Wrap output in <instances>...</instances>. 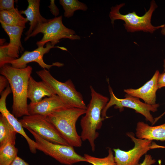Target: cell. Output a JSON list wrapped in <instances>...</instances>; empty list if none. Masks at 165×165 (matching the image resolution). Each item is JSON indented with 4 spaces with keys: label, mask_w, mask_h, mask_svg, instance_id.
<instances>
[{
    "label": "cell",
    "mask_w": 165,
    "mask_h": 165,
    "mask_svg": "<svg viewBox=\"0 0 165 165\" xmlns=\"http://www.w3.org/2000/svg\"><path fill=\"white\" fill-rule=\"evenodd\" d=\"M127 135L134 143V146L127 151L114 148L115 162L117 165H139L141 158L150 149L151 141L136 138L132 133H128Z\"/></svg>",
    "instance_id": "cell-10"
},
{
    "label": "cell",
    "mask_w": 165,
    "mask_h": 165,
    "mask_svg": "<svg viewBox=\"0 0 165 165\" xmlns=\"http://www.w3.org/2000/svg\"><path fill=\"white\" fill-rule=\"evenodd\" d=\"M43 81L54 91L56 94L69 106L86 109L82 94L76 90L72 82L69 79L64 82L57 80L46 69L36 72Z\"/></svg>",
    "instance_id": "cell-7"
},
{
    "label": "cell",
    "mask_w": 165,
    "mask_h": 165,
    "mask_svg": "<svg viewBox=\"0 0 165 165\" xmlns=\"http://www.w3.org/2000/svg\"><path fill=\"white\" fill-rule=\"evenodd\" d=\"M124 5L125 3H121L111 8L109 16L111 20V23L113 25L116 20H121L124 21V26L128 32H133L143 31L151 33H153L156 30L165 26V24L155 26L151 24L152 14L158 7L154 0L151 1L149 9L141 16L138 15L134 11L124 15L121 14L119 12V10Z\"/></svg>",
    "instance_id": "cell-4"
},
{
    "label": "cell",
    "mask_w": 165,
    "mask_h": 165,
    "mask_svg": "<svg viewBox=\"0 0 165 165\" xmlns=\"http://www.w3.org/2000/svg\"><path fill=\"white\" fill-rule=\"evenodd\" d=\"M160 74L159 71L157 70L152 78L142 86L137 89H124V91L127 94L141 99L147 104L155 105L156 98V93L159 89L158 82Z\"/></svg>",
    "instance_id": "cell-12"
},
{
    "label": "cell",
    "mask_w": 165,
    "mask_h": 165,
    "mask_svg": "<svg viewBox=\"0 0 165 165\" xmlns=\"http://www.w3.org/2000/svg\"><path fill=\"white\" fill-rule=\"evenodd\" d=\"M0 22L2 27L8 35L10 40L8 44L9 55L15 58H18L19 53L23 51L21 38L25 28L20 26H12L7 25L1 21Z\"/></svg>",
    "instance_id": "cell-15"
},
{
    "label": "cell",
    "mask_w": 165,
    "mask_h": 165,
    "mask_svg": "<svg viewBox=\"0 0 165 165\" xmlns=\"http://www.w3.org/2000/svg\"><path fill=\"white\" fill-rule=\"evenodd\" d=\"M9 83V81L6 77L3 75H0V94L4 90L6 87H7Z\"/></svg>",
    "instance_id": "cell-26"
},
{
    "label": "cell",
    "mask_w": 165,
    "mask_h": 165,
    "mask_svg": "<svg viewBox=\"0 0 165 165\" xmlns=\"http://www.w3.org/2000/svg\"><path fill=\"white\" fill-rule=\"evenodd\" d=\"M18 149L8 142L0 147V165H10L17 156Z\"/></svg>",
    "instance_id": "cell-21"
},
{
    "label": "cell",
    "mask_w": 165,
    "mask_h": 165,
    "mask_svg": "<svg viewBox=\"0 0 165 165\" xmlns=\"http://www.w3.org/2000/svg\"><path fill=\"white\" fill-rule=\"evenodd\" d=\"M86 109L65 107L53 111L47 116L62 137L73 147L81 146L82 141L76 131V124Z\"/></svg>",
    "instance_id": "cell-3"
},
{
    "label": "cell",
    "mask_w": 165,
    "mask_h": 165,
    "mask_svg": "<svg viewBox=\"0 0 165 165\" xmlns=\"http://www.w3.org/2000/svg\"><path fill=\"white\" fill-rule=\"evenodd\" d=\"M53 48H57L62 50L67 51V49L64 47L59 46H54L52 45L50 42L46 44V47H38L35 50L29 51H25L21 56L16 59L10 63L11 66L15 68L22 69L26 68L27 64L30 62H35L37 63L38 65L44 69H49L53 66L58 67L64 65L63 64L59 62L53 63L51 64H47L43 61L44 55L48 53L50 50Z\"/></svg>",
    "instance_id": "cell-11"
},
{
    "label": "cell",
    "mask_w": 165,
    "mask_h": 165,
    "mask_svg": "<svg viewBox=\"0 0 165 165\" xmlns=\"http://www.w3.org/2000/svg\"><path fill=\"white\" fill-rule=\"evenodd\" d=\"M161 33L163 35L165 36V26L161 28Z\"/></svg>",
    "instance_id": "cell-33"
},
{
    "label": "cell",
    "mask_w": 165,
    "mask_h": 165,
    "mask_svg": "<svg viewBox=\"0 0 165 165\" xmlns=\"http://www.w3.org/2000/svg\"><path fill=\"white\" fill-rule=\"evenodd\" d=\"M54 1L53 0H50V4L48 7L50 9V11L51 13L56 17L59 14V11L55 4Z\"/></svg>",
    "instance_id": "cell-27"
},
{
    "label": "cell",
    "mask_w": 165,
    "mask_h": 165,
    "mask_svg": "<svg viewBox=\"0 0 165 165\" xmlns=\"http://www.w3.org/2000/svg\"><path fill=\"white\" fill-rule=\"evenodd\" d=\"M62 16L49 19L47 22L39 25L27 38L26 41L30 38L34 37L39 33L43 34L42 39L38 41V47L44 46L45 44L50 42L54 46L62 38H68L72 40H79L80 37L75 34V31L66 27L62 21Z\"/></svg>",
    "instance_id": "cell-5"
},
{
    "label": "cell",
    "mask_w": 165,
    "mask_h": 165,
    "mask_svg": "<svg viewBox=\"0 0 165 165\" xmlns=\"http://www.w3.org/2000/svg\"><path fill=\"white\" fill-rule=\"evenodd\" d=\"M108 90L110 98L101 112V117L105 119L108 118L106 112L112 106L115 105L114 108L119 109L122 111L124 107L130 108L134 110L136 112L141 114L145 118L146 120L153 124L154 119L150 112H155L157 110L159 106L158 104L151 105L141 102L139 98L126 94L125 98L120 99L114 94L112 89L110 86L109 82Z\"/></svg>",
    "instance_id": "cell-8"
},
{
    "label": "cell",
    "mask_w": 165,
    "mask_h": 165,
    "mask_svg": "<svg viewBox=\"0 0 165 165\" xmlns=\"http://www.w3.org/2000/svg\"><path fill=\"white\" fill-rule=\"evenodd\" d=\"M59 2L64 11V16L67 18L73 16L77 10L86 11L88 8L85 4L77 0H60Z\"/></svg>",
    "instance_id": "cell-22"
},
{
    "label": "cell",
    "mask_w": 165,
    "mask_h": 165,
    "mask_svg": "<svg viewBox=\"0 0 165 165\" xmlns=\"http://www.w3.org/2000/svg\"><path fill=\"white\" fill-rule=\"evenodd\" d=\"M56 94L53 89L45 82H37L32 76L29 78L28 88V98L32 104L37 103L44 97ZM57 95V94H56Z\"/></svg>",
    "instance_id": "cell-16"
},
{
    "label": "cell",
    "mask_w": 165,
    "mask_h": 165,
    "mask_svg": "<svg viewBox=\"0 0 165 165\" xmlns=\"http://www.w3.org/2000/svg\"><path fill=\"white\" fill-rule=\"evenodd\" d=\"M19 120L23 127L31 130L49 141L70 145L48 120L47 116L40 115L25 116Z\"/></svg>",
    "instance_id": "cell-9"
},
{
    "label": "cell",
    "mask_w": 165,
    "mask_h": 165,
    "mask_svg": "<svg viewBox=\"0 0 165 165\" xmlns=\"http://www.w3.org/2000/svg\"><path fill=\"white\" fill-rule=\"evenodd\" d=\"M17 132L2 114L0 115V147L8 142L15 145Z\"/></svg>",
    "instance_id": "cell-19"
},
{
    "label": "cell",
    "mask_w": 165,
    "mask_h": 165,
    "mask_svg": "<svg viewBox=\"0 0 165 165\" xmlns=\"http://www.w3.org/2000/svg\"><path fill=\"white\" fill-rule=\"evenodd\" d=\"M156 160L153 159L150 155H146L143 162L139 165H152L154 164Z\"/></svg>",
    "instance_id": "cell-28"
},
{
    "label": "cell",
    "mask_w": 165,
    "mask_h": 165,
    "mask_svg": "<svg viewBox=\"0 0 165 165\" xmlns=\"http://www.w3.org/2000/svg\"><path fill=\"white\" fill-rule=\"evenodd\" d=\"M0 68V74L8 80L13 93V114L16 118L30 115L27 94L32 67L28 66L25 68L19 69L6 64Z\"/></svg>",
    "instance_id": "cell-1"
},
{
    "label": "cell",
    "mask_w": 165,
    "mask_h": 165,
    "mask_svg": "<svg viewBox=\"0 0 165 165\" xmlns=\"http://www.w3.org/2000/svg\"><path fill=\"white\" fill-rule=\"evenodd\" d=\"M13 0H0V11H9L14 9Z\"/></svg>",
    "instance_id": "cell-25"
},
{
    "label": "cell",
    "mask_w": 165,
    "mask_h": 165,
    "mask_svg": "<svg viewBox=\"0 0 165 165\" xmlns=\"http://www.w3.org/2000/svg\"><path fill=\"white\" fill-rule=\"evenodd\" d=\"M27 130L35 139L37 149L53 158L60 163L72 165L80 162H87V160L84 156L75 152L73 147L53 143L44 139L31 130Z\"/></svg>",
    "instance_id": "cell-6"
},
{
    "label": "cell",
    "mask_w": 165,
    "mask_h": 165,
    "mask_svg": "<svg viewBox=\"0 0 165 165\" xmlns=\"http://www.w3.org/2000/svg\"><path fill=\"white\" fill-rule=\"evenodd\" d=\"M165 114V112L163 113L161 115H160V116L154 119V122L152 124V125L154 124L156 122L160 119V118L161 117H162L164 114Z\"/></svg>",
    "instance_id": "cell-32"
},
{
    "label": "cell",
    "mask_w": 165,
    "mask_h": 165,
    "mask_svg": "<svg viewBox=\"0 0 165 165\" xmlns=\"http://www.w3.org/2000/svg\"><path fill=\"white\" fill-rule=\"evenodd\" d=\"M65 107H70L57 95L45 98L39 102L28 105V110L30 115H40L47 116L54 111Z\"/></svg>",
    "instance_id": "cell-14"
},
{
    "label": "cell",
    "mask_w": 165,
    "mask_h": 165,
    "mask_svg": "<svg viewBox=\"0 0 165 165\" xmlns=\"http://www.w3.org/2000/svg\"><path fill=\"white\" fill-rule=\"evenodd\" d=\"M91 99L87 106L86 112L80 121L82 129L80 137L83 141L88 140L92 151L95 149V141L99 136L97 130L102 125L105 119L101 117V112L109 101L108 98L97 92L90 86Z\"/></svg>",
    "instance_id": "cell-2"
},
{
    "label": "cell",
    "mask_w": 165,
    "mask_h": 165,
    "mask_svg": "<svg viewBox=\"0 0 165 165\" xmlns=\"http://www.w3.org/2000/svg\"><path fill=\"white\" fill-rule=\"evenodd\" d=\"M0 21L12 26H20L25 28V24L28 21L23 17L17 8L9 11H0Z\"/></svg>",
    "instance_id": "cell-20"
},
{
    "label": "cell",
    "mask_w": 165,
    "mask_h": 165,
    "mask_svg": "<svg viewBox=\"0 0 165 165\" xmlns=\"http://www.w3.org/2000/svg\"><path fill=\"white\" fill-rule=\"evenodd\" d=\"M16 59L10 56L8 53V45H2L0 46V67L10 64Z\"/></svg>",
    "instance_id": "cell-24"
},
{
    "label": "cell",
    "mask_w": 165,
    "mask_h": 165,
    "mask_svg": "<svg viewBox=\"0 0 165 165\" xmlns=\"http://www.w3.org/2000/svg\"><path fill=\"white\" fill-rule=\"evenodd\" d=\"M136 134L138 138L165 141V123L151 126L143 122H139L137 125Z\"/></svg>",
    "instance_id": "cell-18"
},
{
    "label": "cell",
    "mask_w": 165,
    "mask_h": 165,
    "mask_svg": "<svg viewBox=\"0 0 165 165\" xmlns=\"http://www.w3.org/2000/svg\"><path fill=\"white\" fill-rule=\"evenodd\" d=\"M28 6L25 10L20 11L21 14H24L26 16L28 21L30 22L29 29L25 33L26 36L28 37L40 24L48 21L43 17L40 14L39 10V0H28Z\"/></svg>",
    "instance_id": "cell-17"
},
{
    "label": "cell",
    "mask_w": 165,
    "mask_h": 165,
    "mask_svg": "<svg viewBox=\"0 0 165 165\" xmlns=\"http://www.w3.org/2000/svg\"><path fill=\"white\" fill-rule=\"evenodd\" d=\"M163 66L164 67V71L165 72V59H164L163 60Z\"/></svg>",
    "instance_id": "cell-34"
},
{
    "label": "cell",
    "mask_w": 165,
    "mask_h": 165,
    "mask_svg": "<svg viewBox=\"0 0 165 165\" xmlns=\"http://www.w3.org/2000/svg\"><path fill=\"white\" fill-rule=\"evenodd\" d=\"M10 165H29L21 158L17 156Z\"/></svg>",
    "instance_id": "cell-30"
},
{
    "label": "cell",
    "mask_w": 165,
    "mask_h": 165,
    "mask_svg": "<svg viewBox=\"0 0 165 165\" xmlns=\"http://www.w3.org/2000/svg\"><path fill=\"white\" fill-rule=\"evenodd\" d=\"M156 148H165V146L158 145L156 144L155 142H152V143L150 147V149H155Z\"/></svg>",
    "instance_id": "cell-31"
},
{
    "label": "cell",
    "mask_w": 165,
    "mask_h": 165,
    "mask_svg": "<svg viewBox=\"0 0 165 165\" xmlns=\"http://www.w3.org/2000/svg\"><path fill=\"white\" fill-rule=\"evenodd\" d=\"M158 87L159 89L165 87V72L160 74L158 80Z\"/></svg>",
    "instance_id": "cell-29"
},
{
    "label": "cell",
    "mask_w": 165,
    "mask_h": 165,
    "mask_svg": "<svg viewBox=\"0 0 165 165\" xmlns=\"http://www.w3.org/2000/svg\"><path fill=\"white\" fill-rule=\"evenodd\" d=\"M11 92V88L9 85L1 94L0 112L6 117L17 133L22 135L25 139L31 152L33 154H35L37 149V145L36 142L30 138L26 134L19 120L10 113L6 107V99L8 96Z\"/></svg>",
    "instance_id": "cell-13"
},
{
    "label": "cell",
    "mask_w": 165,
    "mask_h": 165,
    "mask_svg": "<svg viewBox=\"0 0 165 165\" xmlns=\"http://www.w3.org/2000/svg\"><path fill=\"white\" fill-rule=\"evenodd\" d=\"M84 157L87 160V162L93 165H117L114 160L113 152L112 149L109 148L108 155L105 157L100 158L85 154Z\"/></svg>",
    "instance_id": "cell-23"
}]
</instances>
